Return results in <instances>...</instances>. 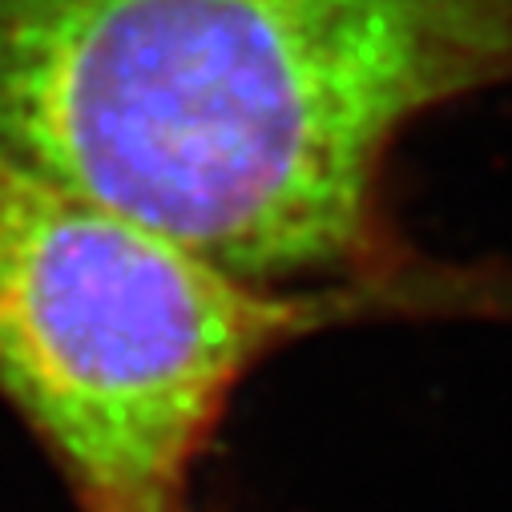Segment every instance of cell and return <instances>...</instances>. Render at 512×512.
Here are the masks:
<instances>
[{
    "label": "cell",
    "instance_id": "cell-1",
    "mask_svg": "<svg viewBox=\"0 0 512 512\" xmlns=\"http://www.w3.org/2000/svg\"><path fill=\"white\" fill-rule=\"evenodd\" d=\"M512 89V0H0V150L279 287L416 238L412 134Z\"/></svg>",
    "mask_w": 512,
    "mask_h": 512
},
{
    "label": "cell",
    "instance_id": "cell-2",
    "mask_svg": "<svg viewBox=\"0 0 512 512\" xmlns=\"http://www.w3.org/2000/svg\"><path fill=\"white\" fill-rule=\"evenodd\" d=\"M319 335L323 287L246 279L0 150V396L81 512H194L238 392Z\"/></svg>",
    "mask_w": 512,
    "mask_h": 512
},
{
    "label": "cell",
    "instance_id": "cell-3",
    "mask_svg": "<svg viewBox=\"0 0 512 512\" xmlns=\"http://www.w3.org/2000/svg\"><path fill=\"white\" fill-rule=\"evenodd\" d=\"M500 315H504V323L512 327V275L504 279V291H500Z\"/></svg>",
    "mask_w": 512,
    "mask_h": 512
}]
</instances>
